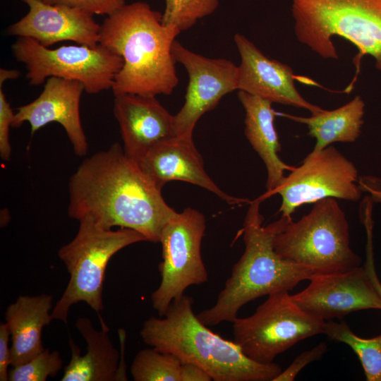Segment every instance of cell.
<instances>
[{"label": "cell", "instance_id": "obj_23", "mask_svg": "<svg viewBox=\"0 0 381 381\" xmlns=\"http://www.w3.org/2000/svg\"><path fill=\"white\" fill-rule=\"evenodd\" d=\"M329 338L347 344L357 355L367 381H381V334L362 338L344 321H327L324 331Z\"/></svg>", "mask_w": 381, "mask_h": 381}, {"label": "cell", "instance_id": "obj_8", "mask_svg": "<svg viewBox=\"0 0 381 381\" xmlns=\"http://www.w3.org/2000/svg\"><path fill=\"white\" fill-rule=\"evenodd\" d=\"M326 321L302 310L289 291L268 296L255 312L233 322L234 341L250 359L272 363L298 342L324 334Z\"/></svg>", "mask_w": 381, "mask_h": 381}, {"label": "cell", "instance_id": "obj_6", "mask_svg": "<svg viewBox=\"0 0 381 381\" xmlns=\"http://www.w3.org/2000/svg\"><path fill=\"white\" fill-rule=\"evenodd\" d=\"M78 222L75 237L58 251L70 278L53 307L52 316L53 320L67 323L71 307L83 301L97 313L102 328L109 329L100 317L104 308L102 294L108 262L123 248L147 241L143 234L130 229H105L88 218Z\"/></svg>", "mask_w": 381, "mask_h": 381}, {"label": "cell", "instance_id": "obj_28", "mask_svg": "<svg viewBox=\"0 0 381 381\" xmlns=\"http://www.w3.org/2000/svg\"><path fill=\"white\" fill-rule=\"evenodd\" d=\"M327 351L325 342H320L311 349L299 354L292 363L273 380V381H293L300 371L309 363L320 360Z\"/></svg>", "mask_w": 381, "mask_h": 381}, {"label": "cell", "instance_id": "obj_20", "mask_svg": "<svg viewBox=\"0 0 381 381\" xmlns=\"http://www.w3.org/2000/svg\"><path fill=\"white\" fill-rule=\"evenodd\" d=\"M53 298L49 294L20 296L5 312L11 334V366L25 363L42 351L43 328L53 320Z\"/></svg>", "mask_w": 381, "mask_h": 381}, {"label": "cell", "instance_id": "obj_29", "mask_svg": "<svg viewBox=\"0 0 381 381\" xmlns=\"http://www.w3.org/2000/svg\"><path fill=\"white\" fill-rule=\"evenodd\" d=\"M0 83V156L4 161H9L11 154L9 132L12 127L15 113L8 102Z\"/></svg>", "mask_w": 381, "mask_h": 381}, {"label": "cell", "instance_id": "obj_10", "mask_svg": "<svg viewBox=\"0 0 381 381\" xmlns=\"http://www.w3.org/2000/svg\"><path fill=\"white\" fill-rule=\"evenodd\" d=\"M205 218L198 210L187 207L176 214L163 228L159 243L162 260L159 265L161 282L151 294L153 308L164 315L171 303L184 294L190 286L208 280L201 255Z\"/></svg>", "mask_w": 381, "mask_h": 381}, {"label": "cell", "instance_id": "obj_26", "mask_svg": "<svg viewBox=\"0 0 381 381\" xmlns=\"http://www.w3.org/2000/svg\"><path fill=\"white\" fill-rule=\"evenodd\" d=\"M62 365L59 351L44 349L25 363L9 369L8 381H45L56 376Z\"/></svg>", "mask_w": 381, "mask_h": 381}, {"label": "cell", "instance_id": "obj_4", "mask_svg": "<svg viewBox=\"0 0 381 381\" xmlns=\"http://www.w3.org/2000/svg\"><path fill=\"white\" fill-rule=\"evenodd\" d=\"M264 199L251 201L243 223L245 250L234 265L214 306L197 314L207 326L233 322L240 308L257 298L281 291H291L301 281L315 273L313 270L279 256L273 240L284 224L291 220L280 217L262 225L260 206Z\"/></svg>", "mask_w": 381, "mask_h": 381}, {"label": "cell", "instance_id": "obj_7", "mask_svg": "<svg viewBox=\"0 0 381 381\" xmlns=\"http://www.w3.org/2000/svg\"><path fill=\"white\" fill-rule=\"evenodd\" d=\"M273 246L282 258L315 273L344 272L361 263L350 246L345 213L332 198L315 202L298 221L288 220L274 236Z\"/></svg>", "mask_w": 381, "mask_h": 381}, {"label": "cell", "instance_id": "obj_1", "mask_svg": "<svg viewBox=\"0 0 381 381\" xmlns=\"http://www.w3.org/2000/svg\"><path fill=\"white\" fill-rule=\"evenodd\" d=\"M68 198L71 218H88L105 229L135 230L154 243L159 242L163 228L176 214L162 188L118 143L82 162L69 179Z\"/></svg>", "mask_w": 381, "mask_h": 381}, {"label": "cell", "instance_id": "obj_24", "mask_svg": "<svg viewBox=\"0 0 381 381\" xmlns=\"http://www.w3.org/2000/svg\"><path fill=\"white\" fill-rule=\"evenodd\" d=\"M181 364L175 356L152 347L138 352L131 374L135 381H181Z\"/></svg>", "mask_w": 381, "mask_h": 381}, {"label": "cell", "instance_id": "obj_34", "mask_svg": "<svg viewBox=\"0 0 381 381\" xmlns=\"http://www.w3.org/2000/svg\"><path fill=\"white\" fill-rule=\"evenodd\" d=\"M20 72L17 70L0 69V83H4L5 81L10 79H15L20 75Z\"/></svg>", "mask_w": 381, "mask_h": 381}, {"label": "cell", "instance_id": "obj_13", "mask_svg": "<svg viewBox=\"0 0 381 381\" xmlns=\"http://www.w3.org/2000/svg\"><path fill=\"white\" fill-rule=\"evenodd\" d=\"M308 280V285L291 295L292 298L302 310L326 322L358 310H381L380 295L365 265L344 272L314 273Z\"/></svg>", "mask_w": 381, "mask_h": 381}, {"label": "cell", "instance_id": "obj_22", "mask_svg": "<svg viewBox=\"0 0 381 381\" xmlns=\"http://www.w3.org/2000/svg\"><path fill=\"white\" fill-rule=\"evenodd\" d=\"M365 102L356 95L350 102L333 110H325L302 117L290 114L284 116L306 124L308 134L315 139L311 153H316L332 143H353L361 135L365 114Z\"/></svg>", "mask_w": 381, "mask_h": 381}, {"label": "cell", "instance_id": "obj_25", "mask_svg": "<svg viewBox=\"0 0 381 381\" xmlns=\"http://www.w3.org/2000/svg\"><path fill=\"white\" fill-rule=\"evenodd\" d=\"M220 0H166L162 23L181 32L193 27L198 20L212 14Z\"/></svg>", "mask_w": 381, "mask_h": 381}, {"label": "cell", "instance_id": "obj_14", "mask_svg": "<svg viewBox=\"0 0 381 381\" xmlns=\"http://www.w3.org/2000/svg\"><path fill=\"white\" fill-rule=\"evenodd\" d=\"M29 11L8 27L9 36L32 38L44 47L62 41L95 46L99 42L100 26L87 11L41 0H21Z\"/></svg>", "mask_w": 381, "mask_h": 381}, {"label": "cell", "instance_id": "obj_9", "mask_svg": "<svg viewBox=\"0 0 381 381\" xmlns=\"http://www.w3.org/2000/svg\"><path fill=\"white\" fill-rule=\"evenodd\" d=\"M11 49L15 59L25 65L30 85L57 77L80 82L89 94L111 89L123 64L119 55L99 43L49 49L32 38L18 37Z\"/></svg>", "mask_w": 381, "mask_h": 381}, {"label": "cell", "instance_id": "obj_19", "mask_svg": "<svg viewBox=\"0 0 381 381\" xmlns=\"http://www.w3.org/2000/svg\"><path fill=\"white\" fill-rule=\"evenodd\" d=\"M238 97L245 110V135L267 169V191L261 196L265 199L272 195L283 182L285 171H291L295 167L279 157L281 144L274 124L277 112L272 103L242 90L238 91Z\"/></svg>", "mask_w": 381, "mask_h": 381}, {"label": "cell", "instance_id": "obj_12", "mask_svg": "<svg viewBox=\"0 0 381 381\" xmlns=\"http://www.w3.org/2000/svg\"><path fill=\"white\" fill-rule=\"evenodd\" d=\"M172 54L188 75L184 104L174 115L176 135L193 137L200 117L213 109L224 95L238 90V68L230 60L193 52L176 40Z\"/></svg>", "mask_w": 381, "mask_h": 381}, {"label": "cell", "instance_id": "obj_27", "mask_svg": "<svg viewBox=\"0 0 381 381\" xmlns=\"http://www.w3.org/2000/svg\"><path fill=\"white\" fill-rule=\"evenodd\" d=\"M51 4H64L83 9L94 15L110 16L126 4L125 0H41Z\"/></svg>", "mask_w": 381, "mask_h": 381}, {"label": "cell", "instance_id": "obj_33", "mask_svg": "<svg viewBox=\"0 0 381 381\" xmlns=\"http://www.w3.org/2000/svg\"><path fill=\"white\" fill-rule=\"evenodd\" d=\"M366 254H367V258H366V262H365V265L370 270L373 279L374 281L375 285L381 297V283L377 277V273L375 272V266H374L373 246H367Z\"/></svg>", "mask_w": 381, "mask_h": 381}, {"label": "cell", "instance_id": "obj_17", "mask_svg": "<svg viewBox=\"0 0 381 381\" xmlns=\"http://www.w3.org/2000/svg\"><path fill=\"white\" fill-rule=\"evenodd\" d=\"M114 114L126 155L137 162L156 145L177 136L174 115L156 96L114 95Z\"/></svg>", "mask_w": 381, "mask_h": 381}, {"label": "cell", "instance_id": "obj_21", "mask_svg": "<svg viewBox=\"0 0 381 381\" xmlns=\"http://www.w3.org/2000/svg\"><path fill=\"white\" fill-rule=\"evenodd\" d=\"M75 326L86 342L87 352L81 355L78 345L69 337L71 356L61 381L116 380L120 356L109 339V329H96L85 317L79 318Z\"/></svg>", "mask_w": 381, "mask_h": 381}, {"label": "cell", "instance_id": "obj_30", "mask_svg": "<svg viewBox=\"0 0 381 381\" xmlns=\"http://www.w3.org/2000/svg\"><path fill=\"white\" fill-rule=\"evenodd\" d=\"M11 334L5 322L0 323V380L8 381L9 365H11Z\"/></svg>", "mask_w": 381, "mask_h": 381}, {"label": "cell", "instance_id": "obj_5", "mask_svg": "<svg viewBox=\"0 0 381 381\" xmlns=\"http://www.w3.org/2000/svg\"><path fill=\"white\" fill-rule=\"evenodd\" d=\"M297 40L325 59H337L332 37L339 36L358 50L356 75L344 90L353 89L363 56L381 71V0H291Z\"/></svg>", "mask_w": 381, "mask_h": 381}, {"label": "cell", "instance_id": "obj_32", "mask_svg": "<svg viewBox=\"0 0 381 381\" xmlns=\"http://www.w3.org/2000/svg\"><path fill=\"white\" fill-rule=\"evenodd\" d=\"M181 378V381L212 380L211 376L205 370L190 363H182Z\"/></svg>", "mask_w": 381, "mask_h": 381}, {"label": "cell", "instance_id": "obj_15", "mask_svg": "<svg viewBox=\"0 0 381 381\" xmlns=\"http://www.w3.org/2000/svg\"><path fill=\"white\" fill-rule=\"evenodd\" d=\"M84 85L78 80L50 77L41 94L32 102L17 108L12 124L20 127L28 122L33 135L45 125L56 122L64 128L75 155L85 156L88 143L80 115Z\"/></svg>", "mask_w": 381, "mask_h": 381}, {"label": "cell", "instance_id": "obj_2", "mask_svg": "<svg viewBox=\"0 0 381 381\" xmlns=\"http://www.w3.org/2000/svg\"><path fill=\"white\" fill-rule=\"evenodd\" d=\"M180 32L163 24L162 13L143 1L107 16L99 43L123 60L111 87L114 95H170L179 83L172 47Z\"/></svg>", "mask_w": 381, "mask_h": 381}, {"label": "cell", "instance_id": "obj_31", "mask_svg": "<svg viewBox=\"0 0 381 381\" xmlns=\"http://www.w3.org/2000/svg\"><path fill=\"white\" fill-rule=\"evenodd\" d=\"M358 185L363 193H367L373 202L381 203V177L364 175L359 177Z\"/></svg>", "mask_w": 381, "mask_h": 381}, {"label": "cell", "instance_id": "obj_16", "mask_svg": "<svg viewBox=\"0 0 381 381\" xmlns=\"http://www.w3.org/2000/svg\"><path fill=\"white\" fill-rule=\"evenodd\" d=\"M239 52L238 90L284 105L305 109L311 114L324 109L311 104L296 90L298 76L288 64L265 56L244 35L234 37Z\"/></svg>", "mask_w": 381, "mask_h": 381}, {"label": "cell", "instance_id": "obj_3", "mask_svg": "<svg viewBox=\"0 0 381 381\" xmlns=\"http://www.w3.org/2000/svg\"><path fill=\"white\" fill-rule=\"evenodd\" d=\"M193 303L183 294L171 303L164 316L146 320L140 332L143 341L202 368L214 381H273L282 372L278 364L256 362L234 341L210 330L194 314Z\"/></svg>", "mask_w": 381, "mask_h": 381}, {"label": "cell", "instance_id": "obj_11", "mask_svg": "<svg viewBox=\"0 0 381 381\" xmlns=\"http://www.w3.org/2000/svg\"><path fill=\"white\" fill-rule=\"evenodd\" d=\"M358 179L353 163L329 145L316 153L310 152L272 195L281 196V217L292 219L298 207L325 198L358 201L363 193Z\"/></svg>", "mask_w": 381, "mask_h": 381}, {"label": "cell", "instance_id": "obj_18", "mask_svg": "<svg viewBox=\"0 0 381 381\" xmlns=\"http://www.w3.org/2000/svg\"><path fill=\"white\" fill-rule=\"evenodd\" d=\"M138 163L162 189L171 181H182L210 191L231 205L251 202L228 195L218 187L205 171L193 137L177 135L164 140L152 147Z\"/></svg>", "mask_w": 381, "mask_h": 381}]
</instances>
